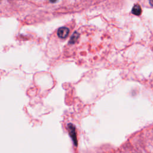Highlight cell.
Listing matches in <instances>:
<instances>
[{
  "label": "cell",
  "instance_id": "obj_1",
  "mask_svg": "<svg viewBox=\"0 0 153 153\" xmlns=\"http://www.w3.org/2000/svg\"><path fill=\"white\" fill-rule=\"evenodd\" d=\"M69 30L66 27H60L57 30V36L60 38H65L69 34Z\"/></svg>",
  "mask_w": 153,
  "mask_h": 153
},
{
  "label": "cell",
  "instance_id": "obj_2",
  "mask_svg": "<svg viewBox=\"0 0 153 153\" xmlns=\"http://www.w3.org/2000/svg\"><path fill=\"white\" fill-rule=\"evenodd\" d=\"M68 129H69V133L71 136V137H72L74 142L75 143V145H77V143H76V134H75V127L74 126L71 124H69L68 125Z\"/></svg>",
  "mask_w": 153,
  "mask_h": 153
},
{
  "label": "cell",
  "instance_id": "obj_3",
  "mask_svg": "<svg viewBox=\"0 0 153 153\" xmlns=\"http://www.w3.org/2000/svg\"><path fill=\"white\" fill-rule=\"evenodd\" d=\"M131 13L136 16L140 15L142 13V10L140 5L139 4H135L131 10Z\"/></svg>",
  "mask_w": 153,
  "mask_h": 153
},
{
  "label": "cell",
  "instance_id": "obj_4",
  "mask_svg": "<svg viewBox=\"0 0 153 153\" xmlns=\"http://www.w3.org/2000/svg\"><path fill=\"white\" fill-rule=\"evenodd\" d=\"M149 3L153 7V0H149Z\"/></svg>",
  "mask_w": 153,
  "mask_h": 153
},
{
  "label": "cell",
  "instance_id": "obj_5",
  "mask_svg": "<svg viewBox=\"0 0 153 153\" xmlns=\"http://www.w3.org/2000/svg\"><path fill=\"white\" fill-rule=\"evenodd\" d=\"M56 1H57V0H50V1L51 2H55Z\"/></svg>",
  "mask_w": 153,
  "mask_h": 153
}]
</instances>
